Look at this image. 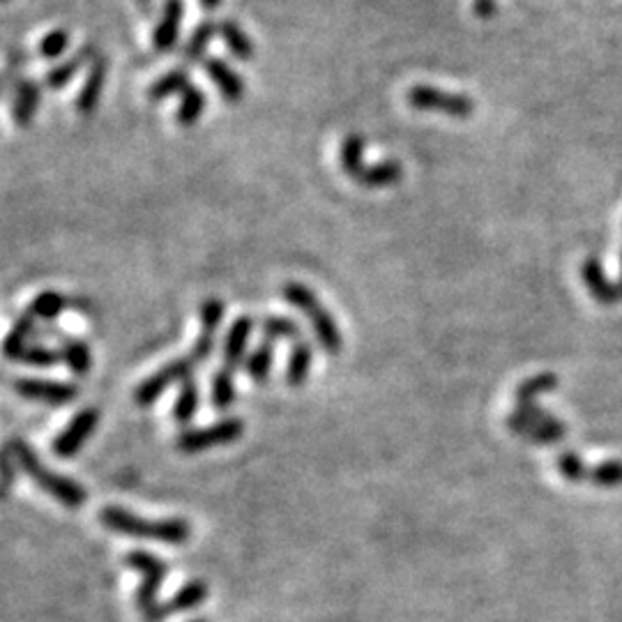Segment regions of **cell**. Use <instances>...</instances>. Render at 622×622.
I'll return each mask as SVG.
<instances>
[{
	"mask_svg": "<svg viewBox=\"0 0 622 622\" xmlns=\"http://www.w3.org/2000/svg\"><path fill=\"white\" fill-rule=\"evenodd\" d=\"M100 521L113 533L141 537V540L180 546L187 544L192 537V526L185 519H159L148 521L136 517V514L123 510V507H104L100 512Z\"/></svg>",
	"mask_w": 622,
	"mask_h": 622,
	"instance_id": "obj_1",
	"label": "cell"
},
{
	"mask_svg": "<svg viewBox=\"0 0 622 622\" xmlns=\"http://www.w3.org/2000/svg\"><path fill=\"white\" fill-rule=\"evenodd\" d=\"M7 445H10L14 459H17V466L24 470V473L37 484V487L56 498L60 505L67 507V510H81V507L86 505V500H88L86 489H83L79 482L70 480V477L58 475V473H53V470H49L42 464L40 457H37V454L33 452V447H30L28 443L14 438V441H10Z\"/></svg>",
	"mask_w": 622,
	"mask_h": 622,
	"instance_id": "obj_2",
	"label": "cell"
},
{
	"mask_svg": "<svg viewBox=\"0 0 622 622\" xmlns=\"http://www.w3.org/2000/svg\"><path fill=\"white\" fill-rule=\"evenodd\" d=\"M282 295L288 305L300 309L302 314L309 318L311 328L316 332L318 344L323 346V351L330 355L341 353L344 348V337H341V328L335 321V316L321 305V300L316 298V293L300 282H286L282 286Z\"/></svg>",
	"mask_w": 622,
	"mask_h": 622,
	"instance_id": "obj_3",
	"label": "cell"
},
{
	"mask_svg": "<svg viewBox=\"0 0 622 622\" xmlns=\"http://www.w3.org/2000/svg\"><path fill=\"white\" fill-rule=\"evenodd\" d=\"M125 563L132 567V570H139L143 574V581L139 590H136V606H139V611L143 613V620H148L153 613L157 611V595H159V588H162L164 583V576H166V563H162L157 556H153V553L148 551H132L127 553Z\"/></svg>",
	"mask_w": 622,
	"mask_h": 622,
	"instance_id": "obj_4",
	"label": "cell"
},
{
	"mask_svg": "<svg viewBox=\"0 0 622 622\" xmlns=\"http://www.w3.org/2000/svg\"><path fill=\"white\" fill-rule=\"evenodd\" d=\"M406 102L417 111H438L450 118H470L475 111V102L468 95L450 93V90L434 86H413L406 93Z\"/></svg>",
	"mask_w": 622,
	"mask_h": 622,
	"instance_id": "obj_5",
	"label": "cell"
},
{
	"mask_svg": "<svg viewBox=\"0 0 622 622\" xmlns=\"http://www.w3.org/2000/svg\"><path fill=\"white\" fill-rule=\"evenodd\" d=\"M242 434H245V424H242V420H238V417H226V420H219L215 424H210V427L185 429L176 438V447L185 454H199L210 450V447L238 441Z\"/></svg>",
	"mask_w": 622,
	"mask_h": 622,
	"instance_id": "obj_6",
	"label": "cell"
},
{
	"mask_svg": "<svg viewBox=\"0 0 622 622\" xmlns=\"http://www.w3.org/2000/svg\"><path fill=\"white\" fill-rule=\"evenodd\" d=\"M194 369L196 362L189 358H180L173 360L157 371V374L148 376L139 388L134 392V401L139 406H153L155 401L162 397V394L171 388L173 383H185L189 378H194Z\"/></svg>",
	"mask_w": 622,
	"mask_h": 622,
	"instance_id": "obj_7",
	"label": "cell"
},
{
	"mask_svg": "<svg viewBox=\"0 0 622 622\" xmlns=\"http://www.w3.org/2000/svg\"><path fill=\"white\" fill-rule=\"evenodd\" d=\"M100 411L93 406L83 408V411H79L77 415L72 417V422L67 424V427L60 431V434L53 438V445L51 450L56 457L60 459H70L77 454L83 445H86V441L90 436H93V431L97 429V424H100Z\"/></svg>",
	"mask_w": 622,
	"mask_h": 622,
	"instance_id": "obj_8",
	"label": "cell"
},
{
	"mask_svg": "<svg viewBox=\"0 0 622 622\" xmlns=\"http://www.w3.org/2000/svg\"><path fill=\"white\" fill-rule=\"evenodd\" d=\"M14 390H17L21 397L42 401V404L49 406H65L70 404L72 399H77L79 390L70 383H56V381H37V378H24V381L14 383Z\"/></svg>",
	"mask_w": 622,
	"mask_h": 622,
	"instance_id": "obj_9",
	"label": "cell"
},
{
	"mask_svg": "<svg viewBox=\"0 0 622 622\" xmlns=\"http://www.w3.org/2000/svg\"><path fill=\"white\" fill-rule=\"evenodd\" d=\"M203 72H206L208 79L215 83L217 90L224 97V102L240 104L242 100H245V93H247L245 81H242L240 74L235 72L226 60L215 58V56L206 58L203 60Z\"/></svg>",
	"mask_w": 622,
	"mask_h": 622,
	"instance_id": "obj_10",
	"label": "cell"
},
{
	"mask_svg": "<svg viewBox=\"0 0 622 622\" xmlns=\"http://www.w3.org/2000/svg\"><path fill=\"white\" fill-rule=\"evenodd\" d=\"M208 593H210V588H208L206 581H201V579L189 581L178 590L176 595L169 599V602L159 604L157 611L146 622H162L169 616H176V613L196 609V606H201L203 602H206Z\"/></svg>",
	"mask_w": 622,
	"mask_h": 622,
	"instance_id": "obj_11",
	"label": "cell"
},
{
	"mask_svg": "<svg viewBox=\"0 0 622 622\" xmlns=\"http://www.w3.org/2000/svg\"><path fill=\"white\" fill-rule=\"evenodd\" d=\"M581 277H583V284H586L588 293L593 295V300L599 302V305H618V302L622 300V291L618 284H613L609 277H606V272L602 268V263H599V259H595V256H590V259L583 261L581 265Z\"/></svg>",
	"mask_w": 622,
	"mask_h": 622,
	"instance_id": "obj_12",
	"label": "cell"
},
{
	"mask_svg": "<svg viewBox=\"0 0 622 622\" xmlns=\"http://www.w3.org/2000/svg\"><path fill=\"white\" fill-rule=\"evenodd\" d=\"M106 70H109V63H106V58L102 56V53H97L93 63H90L88 79L86 83H83L77 95V111L81 113V116H86V118L93 116V113L97 111V106H100L104 86H106Z\"/></svg>",
	"mask_w": 622,
	"mask_h": 622,
	"instance_id": "obj_13",
	"label": "cell"
},
{
	"mask_svg": "<svg viewBox=\"0 0 622 622\" xmlns=\"http://www.w3.org/2000/svg\"><path fill=\"white\" fill-rule=\"evenodd\" d=\"M254 330V318L252 316H240L235 318V323L226 332L224 339V369L235 371L245 362V353L249 346V337H252Z\"/></svg>",
	"mask_w": 622,
	"mask_h": 622,
	"instance_id": "obj_14",
	"label": "cell"
},
{
	"mask_svg": "<svg viewBox=\"0 0 622 622\" xmlns=\"http://www.w3.org/2000/svg\"><path fill=\"white\" fill-rule=\"evenodd\" d=\"M507 427H510L514 436L523 438V441L542 443V445L558 443L567 436V424L565 422H560V424L528 422V420H523V417H519L517 413H512L510 417H507Z\"/></svg>",
	"mask_w": 622,
	"mask_h": 622,
	"instance_id": "obj_15",
	"label": "cell"
},
{
	"mask_svg": "<svg viewBox=\"0 0 622 622\" xmlns=\"http://www.w3.org/2000/svg\"><path fill=\"white\" fill-rule=\"evenodd\" d=\"M12 93H14L12 120L19 127H28L35 120L37 109H40L42 90H40V86H37L33 79L24 77L17 83V88H14Z\"/></svg>",
	"mask_w": 622,
	"mask_h": 622,
	"instance_id": "obj_16",
	"label": "cell"
},
{
	"mask_svg": "<svg viewBox=\"0 0 622 622\" xmlns=\"http://www.w3.org/2000/svg\"><path fill=\"white\" fill-rule=\"evenodd\" d=\"M182 12H185V7H182V0H166L164 14H162V19H159V24L155 26V33H153L155 51L166 53V51H171L173 47H176L178 37H180Z\"/></svg>",
	"mask_w": 622,
	"mask_h": 622,
	"instance_id": "obj_17",
	"label": "cell"
},
{
	"mask_svg": "<svg viewBox=\"0 0 622 622\" xmlns=\"http://www.w3.org/2000/svg\"><path fill=\"white\" fill-rule=\"evenodd\" d=\"M95 56H97V49L93 47V44H83V47L74 53L72 58H67L65 63H58L56 67H51V70L47 72V77H44V86H47L49 90L65 88L81 67L93 63Z\"/></svg>",
	"mask_w": 622,
	"mask_h": 622,
	"instance_id": "obj_18",
	"label": "cell"
},
{
	"mask_svg": "<svg viewBox=\"0 0 622 622\" xmlns=\"http://www.w3.org/2000/svg\"><path fill=\"white\" fill-rule=\"evenodd\" d=\"M35 323L37 321L28 314V311L14 321L12 330L7 332V337L3 339V346H0V351H3L7 360H14V362L21 360V355H24L26 348L30 346V339L35 337Z\"/></svg>",
	"mask_w": 622,
	"mask_h": 622,
	"instance_id": "obj_19",
	"label": "cell"
},
{
	"mask_svg": "<svg viewBox=\"0 0 622 622\" xmlns=\"http://www.w3.org/2000/svg\"><path fill=\"white\" fill-rule=\"evenodd\" d=\"M401 178H404V166H401V162H397V159H385V162L364 164L355 182H360V185L364 187L376 189V187L397 185Z\"/></svg>",
	"mask_w": 622,
	"mask_h": 622,
	"instance_id": "obj_20",
	"label": "cell"
},
{
	"mask_svg": "<svg viewBox=\"0 0 622 622\" xmlns=\"http://www.w3.org/2000/svg\"><path fill=\"white\" fill-rule=\"evenodd\" d=\"M219 33V24H215V21H201L199 26L194 28V33L189 35V42H185V47H182V60H185L187 65H194V63H203L206 60V51L210 47L212 37H215Z\"/></svg>",
	"mask_w": 622,
	"mask_h": 622,
	"instance_id": "obj_21",
	"label": "cell"
},
{
	"mask_svg": "<svg viewBox=\"0 0 622 622\" xmlns=\"http://www.w3.org/2000/svg\"><path fill=\"white\" fill-rule=\"evenodd\" d=\"M219 37H222L226 49H229L235 58L242 60H252L254 58V42L252 37H249L245 30L240 28L238 21L233 19H224L219 21Z\"/></svg>",
	"mask_w": 622,
	"mask_h": 622,
	"instance_id": "obj_22",
	"label": "cell"
},
{
	"mask_svg": "<svg viewBox=\"0 0 622 622\" xmlns=\"http://www.w3.org/2000/svg\"><path fill=\"white\" fill-rule=\"evenodd\" d=\"M189 79L192 77H189L187 70H182V67L162 74V77H159L153 86L148 88V93H146L148 100L150 102H164V100H169V97L178 95V93L182 95L189 86H192V81Z\"/></svg>",
	"mask_w": 622,
	"mask_h": 622,
	"instance_id": "obj_23",
	"label": "cell"
},
{
	"mask_svg": "<svg viewBox=\"0 0 622 622\" xmlns=\"http://www.w3.org/2000/svg\"><path fill=\"white\" fill-rule=\"evenodd\" d=\"M72 302L67 295L58 291H44L37 295V298L30 302L28 314L35 318V321H56V318L63 314V311L70 307Z\"/></svg>",
	"mask_w": 622,
	"mask_h": 622,
	"instance_id": "obj_24",
	"label": "cell"
},
{
	"mask_svg": "<svg viewBox=\"0 0 622 622\" xmlns=\"http://www.w3.org/2000/svg\"><path fill=\"white\" fill-rule=\"evenodd\" d=\"M60 358L72 369V374L86 376L90 367H93V355H90V346L81 339L65 337L60 344Z\"/></svg>",
	"mask_w": 622,
	"mask_h": 622,
	"instance_id": "obj_25",
	"label": "cell"
},
{
	"mask_svg": "<svg viewBox=\"0 0 622 622\" xmlns=\"http://www.w3.org/2000/svg\"><path fill=\"white\" fill-rule=\"evenodd\" d=\"M206 104H208V97L206 93L199 86H189L185 93H182L180 97V106H178V116L176 120L182 125V127H192L201 120L203 111H206Z\"/></svg>",
	"mask_w": 622,
	"mask_h": 622,
	"instance_id": "obj_26",
	"label": "cell"
},
{
	"mask_svg": "<svg viewBox=\"0 0 622 622\" xmlns=\"http://www.w3.org/2000/svg\"><path fill=\"white\" fill-rule=\"evenodd\" d=\"M311 360H314V351H311V344H307L305 339L293 344L291 358H288V369H286V383L288 385H302L307 381Z\"/></svg>",
	"mask_w": 622,
	"mask_h": 622,
	"instance_id": "obj_27",
	"label": "cell"
},
{
	"mask_svg": "<svg viewBox=\"0 0 622 622\" xmlns=\"http://www.w3.org/2000/svg\"><path fill=\"white\" fill-rule=\"evenodd\" d=\"M339 164L346 171L348 178H358V173L364 166V139L360 134L346 136L339 148Z\"/></svg>",
	"mask_w": 622,
	"mask_h": 622,
	"instance_id": "obj_28",
	"label": "cell"
},
{
	"mask_svg": "<svg viewBox=\"0 0 622 622\" xmlns=\"http://www.w3.org/2000/svg\"><path fill=\"white\" fill-rule=\"evenodd\" d=\"M272 360H275V346H272V341H263L261 346L254 348L252 355H247V376L256 383H265L270 376Z\"/></svg>",
	"mask_w": 622,
	"mask_h": 622,
	"instance_id": "obj_29",
	"label": "cell"
},
{
	"mask_svg": "<svg viewBox=\"0 0 622 622\" xmlns=\"http://www.w3.org/2000/svg\"><path fill=\"white\" fill-rule=\"evenodd\" d=\"M263 335H265V341H302V330L300 325L291 321V318L286 316H268L263 321Z\"/></svg>",
	"mask_w": 622,
	"mask_h": 622,
	"instance_id": "obj_30",
	"label": "cell"
},
{
	"mask_svg": "<svg viewBox=\"0 0 622 622\" xmlns=\"http://www.w3.org/2000/svg\"><path fill=\"white\" fill-rule=\"evenodd\" d=\"M558 376L551 374V371H542V374L530 376L523 381L517 388V404H528V401H535L540 394H546L558 388Z\"/></svg>",
	"mask_w": 622,
	"mask_h": 622,
	"instance_id": "obj_31",
	"label": "cell"
},
{
	"mask_svg": "<svg viewBox=\"0 0 622 622\" xmlns=\"http://www.w3.org/2000/svg\"><path fill=\"white\" fill-rule=\"evenodd\" d=\"M196 411H199V385H196L194 378H189V381L182 383L178 401L173 406V417H176L178 424H189L194 420Z\"/></svg>",
	"mask_w": 622,
	"mask_h": 622,
	"instance_id": "obj_32",
	"label": "cell"
},
{
	"mask_svg": "<svg viewBox=\"0 0 622 622\" xmlns=\"http://www.w3.org/2000/svg\"><path fill=\"white\" fill-rule=\"evenodd\" d=\"M588 482L597 489H618L622 487V459H609L590 468Z\"/></svg>",
	"mask_w": 622,
	"mask_h": 622,
	"instance_id": "obj_33",
	"label": "cell"
},
{
	"mask_svg": "<svg viewBox=\"0 0 622 622\" xmlns=\"http://www.w3.org/2000/svg\"><path fill=\"white\" fill-rule=\"evenodd\" d=\"M235 401V385H233V371L219 369L215 378H212V404L219 411L231 408Z\"/></svg>",
	"mask_w": 622,
	"mask_h": 622,
	"instance_id": "obj_34",
	"label": "cell"
},
{
	"mask_svg": "<svg viewBox=\"0 0 622 622\" xmlns=\"http://www.w3.org/2000/svg\"><path fill=\"white\" fill-rule=\"evenodd\" d=\"M556 468L567 482H588L590 466H586V461H583L579 454L563 452L556 461Z\"/></svg>",
	"mask_w": 622,
	"mask_h": 622,
	"instance_id": "obj_35",
	"label": "cell"
},
{
	"mask_svg": "<svg viewBox=\"0 0 622 622\" xmlns=\"http://www.w3.org/2000/svg\"><path fill=\"white\" fill-rule=\"evenodd\" d=\"M67 47H70V33H67V30H51L49 35L42 37L37 53H40L44 60H56L63 56Z\"/></svg>",
	"mask_w": 622,
	"mask_h": 622,
	"instance_id": "obj_36",
	"label": "cell"
},
{
	"mask_svg": "<svg viewBox=\"0 0 622 622\" xmlns=\"http://www.w3.org/2000/svg\"><path fill=\"white\" fill-rule=\"evenodd\" d=\"M226 314V305L219 298H208L201 305V332H210L217 335V328L222 325V318Z\"/></svg>",
	"mask_w": 622,
	"mask_h": 622,
	"instance_id": "obj_37",
	"label": "cell"
},
{
	"mask_svg": "<svg viewBox=\"0 0 622 622\" xmlns=\"http://www.w3.org/2000/svg\"><path fill=\"white\" fill-rule=\"evenodd\" d=\"M58 360H63L60 358V351H53V348H47L42 344H30L19 362L33 364V367H51V364H56Z\"/></svg>",
	"mask_w": 622,
	"mask_h": 622,
	"instance_id": "obj_38",
	"label": "cell"
},
{
	"mask_svg": "<svg viewBox=\"0 0 622 622\" xmlns=\"http://www.w3.org/2000/svg\"><path fill=\"white\" fill-rule=\"evenodd\" d=\"M514 413L523 417V420H528V422H540V424H560L563 422V420H558V417H553L551 413H546V408L537 406L535 401H528V404H517Z\"/></svg>",
	"mask_w": 622,
	"mask_h": 622,
	"instance_id": "obj_39",
	"label": "cell"
},
{
	"mask_svg": "<svg viewBox=\"0 0 622 622\" xmlns=\"http://www.w3.org/2000/svg\"><path fill=\"white\" fill-rule=\"evenodd\" d=\"M212 351H215V335H210V332H201L192 348V353H189V358H192L196 364H201V362L210 360Z\"/></svg>",
	"mask_w": 622,
	"mask_h": 622,
	"instance_id": "obj_40",
	"label": "cell"
},
{
	"mask_svg": "<svg viewBox=\"0 0 622 622\" xmlns=\"http://www.w3.org/2000/svg\"><path fill=\"white\" fill-rule=\"evenodd\" d=\"M473 10L477 17H493V14L498 12V5L496 0H475Z\"/></svg>",
	"mask_w": 622,
	"mask_h": 622,
	"instance_id": "obj_41",
	"label": "cell"
},
{
	"mask_svg": "<svg viewBox=\"0 0 622 622\" xmlns=\"http://www.w3.org/2000/svg\"><path fill=\"white\" fill-rule=\"evenodd\" d=\"M222 5V0H201V7L206 12H212V10H217V7Z\"/></svg>",
	"mask_w": 622,
	"mask_h": 622,
	"instance_id": "obj_42",
	"label": "cell"
},
{
	"mask_svg": "<svg viewBox=\"0 0 622 622\" xmlns=\"http://www.w3.org/2000/svg\"><path fill=\"white\" fill-rule=\"evenodd\" d=\"M10 491H12V484L5 482V480H0V500H3Z\"/></svg>",
	"mask_w": 622,
	"mask_h": 622,
	"instance_id": "obj_43",
	"label": "cell"
},
{
	"mask_svg": "<svg viewBox=\"0 0 622 622\" xmlns=\"http://www.w3.org/2000/svg\"><path fill=\"white\" fill-rule=\"evenodd\" d=\"M5 90H7V86H5V83H3V79H0V97H3V95H5Z\"/></svg>",
	"mask_w": 622,
	"mask_h": 622,
	"instance_id": "obj_44",
	"label": "cell"
},
{
	"mask_svg": "<svg viewBox=\"0 0 622 622\" xmlns=\"http://www.w3.org/2000/svg\"><path fill=\"white\" fill-rule=\"evenodd\" d=\"M618 286H620V291H622V275H620V282H618Z\"/></svg>",
	"mask_w": 622,
	"mask_h": 622,
	"instance_id": "obj_45",
	"label": "cell"
},
{
	"mask_svg": "<svg viewBox=\"0 0 622 622\" xmlns=\"http://www.w3.org/2000/svg\"><path fill=\"white\" fill-rule=\"evenodd\" d=\"M192 622H208V620H203V618H199V620H192Z\"/></svg>",
	"mask_w": 622,
	"mask_h": 622,
	"instance_id": "obj_46",
	"label": "cell"
},
{
	"mask_svg": "<svg viewBox=\"0 0 622 622\" xmlns=\"http://www.w3.org/2000/svg\"><path fill=\"white\" fill-rule=\"evenodd\" d=\"M0 3H5V0H0Z\"/></svg>",
	"mask_w": 622,
	"mask_h": 622,
	"instance_id": "obj_47",
	"label": "cell"
}]
</instances>
